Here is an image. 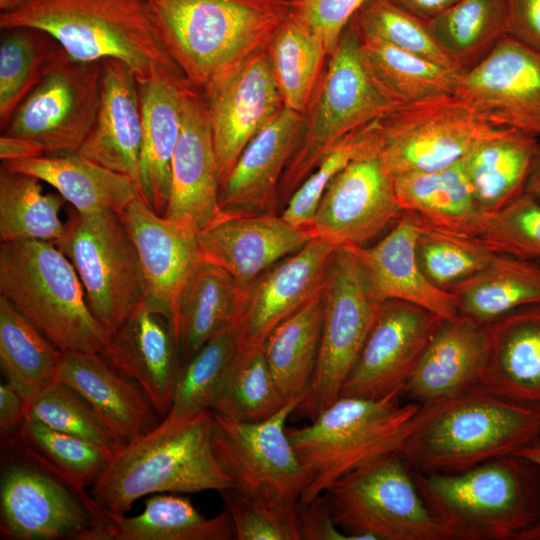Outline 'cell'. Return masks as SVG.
Returning <instances> with one entry per match:
<instances>
[{
	"instance_id": "cell-1",
	"label": "cell",
	"mask_w": 540,
	"mask_h": 540,
	"mask_svg": "<svg viewBox=\"0 0 540 540\" xmlns=\"http://www.w3.org/2000/svg\"><path fill=\"white\" fill-rule=\"evenodd\" d=\"M540 440V409L482 383L419 405L398 451L423 474L456 473Z\"/></svg>"
},
{
	"instance_id": "cell-2",
	"label": "cell",
	"mask_w": 540,
	"mask_h": 540,
	"mask_svg": "<svg viewBox=\"0 0 540 540\" xmlns=\"http://www.w3.org/2000/svg\"><path fill=\"white\" fill-rule=\"evenodd\" d=\"M212 444V410L166 415L115 452L90 496L107 515H124L143 496L233 488Z\"/></svg>"
},
{
	"instance_id": "cell-3",
	"label": "cell",
	"mask_w": 540,
	"mask_h": 540,
	"mask_svg": "<svg viewBox=\"0 0 540 540\" xmlns=\"http://www.w3.org/2000/svg\"><path fill=\"white\" fill-rule=\"evenodd\" d=\"M170 58L198 91L267 49L292 11L290 0H145Z\"/></svg>"
},
{
	"instance_id": "cell-4",
	"label": "cell",
	"mask_w": 540,
	"mask_h": 540,
	"mask_svg": "<svg viewBox=\"0 0 540 540\" xmlns=\"http://www.w3.org/2000/svg\"><path fill=\"white\" fill-rule=\"evenodd\" d=\"M413 474L449 540H515L540 519V466L518 453L461 472Z\"/></svg>"
},
{
	"instance_id": "cell-5",
	"label": "cell",
	"mask_w": 540,
	"mask_h": 540,
	"mask_svg": "<svg viewBox=\"0 0 540 540\" xmlns=\"http://www.w3.org/2000/svg\"><path fill=\"white\" fill-rule=\"evenodd\" d=\"M21 26L45 31L75 60H119L137 82L158 72L185 78L164 49L145 0H30L0 13L1 30Z\"/></svg>"
},
{
	"instance_id": "cell-6",
	"label": "cell",
	"mask_w": 540,
	"mask_h": 540,
	"mask_svg": "<svg viewBox=\"0 0 540 540\" xmlns=\"http://www.w3.org/2000/svg\"><path fill=\"white\" fill-rule=\"evenodd\" d=\"M0 296L62 352L100 353L109 339L73 264L55 244L1 243Z\"/></svg>"
},
{
	"instance_id": "cell-7",
	"label": "cell",
	"mask_w": 540,
	"mask_h": 540,
	"mask_svg": "<svg viewBox=\"0 0 540 540\" xmlns=\"http://www.w3.org/2000/svg\"><path fill=\"white\" fill-rule=\"evenodd\" d=\"M399 399L340 396L309 425L287 428L311 477L299 502L314 499L342 476L400 450L419 405L401 404Z\"/></svg>"
},
{
	"instance_id": "cell-8",
	"label": "cell",
	"mask_w": 540,
	"mask_h": 540,
	"mask_svg": "<svg viewBox=\"0 0 540 540\" xmlns=\"http://www.w3.org/2000/svg\"><path fill=\"white\" fill-rule=\"evenodd\" d=\"M397 106L370 75L362 57L360 35L350 21L304 113L303 130L280 181L278 201L287 202L345 136Z\"/></svg>"
},
{
	"instance_id": "cell-9",
	"label": "cell",
	"mask_w": 540,
	"mask_h": 540,
	"mask_svg": "<svg viewBox=\"0 0 540 540\" xmlns=\"http://www.w3.org/2000/svg\"><path fill=\"white\" fill-rule=\"evenodd\" d=\"M324 493L352 540H449L399 452L342 476Z\"/></svg>"
},
{
	"instance_id": "cell-10",
	"label": "cell",
	"mask_w": 540,
	"mask_h": 540,
	"mask_svg": "<svg viewBox=\"0 0 540 540\" xmlns=\"http://www.w3.org/2000/svg\"><path fill=\"white\" fill-rule=\"evenodd\" d=\"M57 246L73 264L93 315L110 336L147 296L135 245L119 213H81L71 207Z\"/></svg>"
},
{
	"instance_id": "cell-11",
	"label": "cell",
	"mask_w": 540,
	"mask_h": 540,
	"mask_svg": "<svg viewBox=\"0 0 540 540\" xmlns=\"http://www.w3.org/2000/svg\"><path fill=\"white\" fill-rule=\"evenodd\" d=\"M508 129L487 122L455 94L436 96L398 105L378 120V156L392 177L438 170Z\"/></svg>"
},
{
	"instance_id": "cell-12",
	"label": "cell",
	"mask_w": 540,
	"mask_h": 540,
	"mask_svg": "<svg viewBox=\"0 0 540 540\" xmlns=\"http://www.w3.org/2000/svg\"><path fill=\"white\" fill-rule=\"evenodd\" d=\"M15 453L1 469L2 538L110 540L109 518L89 493L74 489L40 464Z\"/></svg>"
},
{
	"instance_id": "cell-13",
	"label": "cell",
	"mask_w": 540,
	"mask_h": 540,
	"mask_svg": "<svg viewBox=\"0 0 540 540\" xmlns=\"http://www.w3.org/2000/svg\"><path fill=\"white\" fill-rule=\"evenodd\" d=\"M301 399L288 401L276 414L258 422H240L212 411L215 455L246 497L274 507H294L311 477L298 457L286 423Z\"/></svg>"
},
{
	"instance_id": "cell-14",
	"label": "cell",
	"mask_w": 540,
	"mask_h": 540,
	"mask_svg": "<svg viewBox=\"0 0 540 540\" xmlns=\"http://www.w3.org/2000/svg\"><path fill=\"white\" fill-rule=\"evenodd\" d=\"M322 296L317 361L308 389L294 412L310 421L339 398L382 304L371 294L355 255L347 247L335 249Z\"/></svg>"
},
{
	"instance_id": "cell-15",
	"label": "cell",
	"mask_w": 540,
	"mask_h": 540,
	"mask_svg": "<svg viewBox=\"0 0 540 540\" xmlns=\"http://www.w3.org/2000/svg\"><path fill=\"white\" fill-rule=\"evenodd\" d=\"M102 63L65 51L12 114L2 134L39 143L46 154L77 152L89 134L101 98Z\"/></svg>"
},
{
	"instance_id": "cell-16",
	"label": "cell",
	"mask_w": 540,
	"mask_h": 540,
	"mask_svg": "<svg viewBox=\"0 0 540 540\" xmlns=\"http://www.w3.org/2000/svg\"><path fill=\"white\" fill-rule=\"evenodd\" d=\"M443 320L410 302L384 301L340 396L370 400L403 396L424 349Z\"/></svg>"
},
{
	"instance_id": "cell-17",
	"label": "cell",
	"mask_w": 540,
	"mask_h": 540,
	"mask_svg": "<svg viewBox=\"0 0 540 540\" xmlns=\"http://www.w3.org/2000/svg\"><path fill=\"white\" fill-rule=\"evenodd\" d=\"M201 93L210 119L221 188L248 143L285 107L268 48L218 75Z\"/></svg>"
},
{
	"instance_id": "cell-18",
	"label": "cell",
	"mask_w": 540,
	"mask_h": 540,
	"mask_svg": "<svg viewBox=\"0 0 540 540\" xmlns=\"http://www.w3.org/2000/svg\"><path fill=\"white\" fill-rule=\"evenodd\" d=\"M454 94L492 125L540 138V53L513 38L460 72Z\"/></svg>"
},
{
	"instance_id": "cell-19",
	"label": "cell",
	"mask_w": 540,
	"mask_h": 540,
	"mask_svg": "<svg viewBox=\"0 0 540 540\" xmlns=\"http://www.w3.org/2000/svg\"><path fill=\"white\" fill-rule=\"evenodd\" d=\"M402 214L394 177L374 151L350 162L331 180L309 229L313 237L335 247H361Z\"/></svg>"
},
{
	"instance_id": "cell-20",
	"label": "cell",
	"mask_w": 540,
	"mask_h": 540,
	"mask_svg": "<svg viewBox=\"0 0 540 540\" xmlns=\"http://www.w3.org/2000/svg\"><path fill=\"white\" fill-rule=\"evenodd\" d=\"M119 215L138 254L146 283V298L167 317L175 335L182 292L203 263L199 230L188 219H171L157 214L140 196Z\"/></svg>"
},
{
	"instance_id": "cell-21",
	"label": "cell",
	"mask_w": 540,
	"mask_h": 540,
	"mask_svg": "<svg viewBox=\"0 0 540 540\" xmlns=\"http://www.w3.org/2000/svg\"><path fill=\"white\" fill-rule=\"evenodd\" d=\"M312 238L309 228L294 226L277 214L221 211L212 223L198 231L203 262L224 269L243 291Z\"/></svg>"
},
{
	"instance_id": "cell-22",
	"label": "cell",
	"mask_w": 540,
	"mask_h": 540,
	"mask_svg": "<svg viewBox=\"0 0 540 540\" xmlns=\"http://www.w3.org/2000/svg\"><path fill=\"white\" fill-rule=\"evenodd\" d=\"M100 355L135 382L158 413H169L182 361L171 324L157 306L145 298Z\"/></svg>"
},
{
	"instance_id": "cell-23",
	"label": "cell",
	"mask_w": 540,
	"mask_h": 540,
	"mask_svg": "<svg viewBox=\"0 0 540 540\" xmlns=\"http://www.w3.org/2000/svg\"><path fill=\"white\" fill-rule=\"evenodd\" d=\"M336 248L327 239L313 237L251 284L239 318L241 347L262 345L279 323L322 291Z\"/></svg>"
},
{
	"instance_id": "cell-24",
	"label": "cell",
	"mask_w": 540,
	"mask_h": 540,
	"mask_svg": "<svg viewBox=\"0 0 540 540\" xmlns=\"http://www.w3.org/2000/svg\"><path fill=\"white\" fill-rule=\"evenodd\" d=\"M220 182L206 102L191 89L184 100L182 128L171 164V189L165 217L188 219L198 230L221 213Z\"/></svg>"
},
{
	"instance_id": "cell-25",
	"label": "cell",
	"mask_w": 540,
	"mask_h": 540,
	"mask_svg": "<svg viewBox=\"0 0 540 540\" xmlns=\"http://www.w3.org/2000/svg\"><path fill=\"white\" fill-rule=\"evenodd\" d=\"M419 230L415 214L403 212L391 231L372 246L347 247L355 255L371 294L381 303L402 300L444 320L460 318L454 296L433 285L416 254Z\"/></svg>"
},
{
	"instance_id": "cell-26",
	"label": "cell",
	"mask_w": 540,
	"mask_h": 540,
	"mask_svg": "<svg viewBox=\"0 0 540 540\" xmlns=\"http://www.w3.org/2000/svg\"><path fill=\"white\" fill-rule=\"evenodd\" d=\"M304 120L303 113L285 106L248 143L220 188L222 212L276 214L280 181L299 142Z\"/></svg>"
},
{
	"instance_id": "cell-27",
	"label": "cell",
	"mask_w": 540,
	"mask_h": 540,
	"mask_svg": "<svg viewBox=\"0 0 540 540\" xmlns=\"http://www.w3.org/2000/svg\"><path fill=\"white\" fill-rule=\"evenodd\" d=\"M101 98L93 126L77 151L128 176L138 189L142 109L134 72L123 62H102Z\"/></svg>"
},
{
	"instance_id": "cell-28",
	"label": "cell",
	"mask_w": 540,
	"mask_h": 540,
	"mask_svg": "<svg viewBox=\"0 0 540 540\" xmlns=\"http://www.w3.org/2000/svg\"><path fill=\"white\" fill-rule=\"evenodd\" d=\"M142 109V146L138 192L157 214L165 215L171 189V164L183 119L186 78L158 72L138 82Z\"/></svg>"
},
{
	"instance_id": "cell-29",
	"label": "cell",
	"mask_w": 540,
	"mask_h": 540,
	"mask_svg": "<svg viewBox=\"0 0 540 540\" xmlns=\"http://www.w3.org/2000/svg\"><path fill=\"white\" fill-rule=\"evenodd\" d=\"M485 325L464 317L443 320L424 349L404 391L423 405L481 383L487 358Z\"/></svg>"
},
{
	"instance_id": "cell-30",
	"label": "cell",
	"mask_w": 540,
	"mask_h": 540,
	"mask_svg": "<svg viewBox=\"0 0 540 540\" xmlns=\"http://www.w3.org/2000/svg\"><path fill=\"white\" fill-rule=\"evenodd\" d=\"M485 327L488 349L481 383L540 409V303L514 309Z\"/></svg>"
},
{
	"instance_id": "cell-31",
	"label": "cell",
	"mask_w": 540,
	"mask_h": 540,
	"mask_svg": "<svg viewBox=\"0 0 540 540\" xmlns=\"http://www.w3.org/2000/svg\"><path fill=\"white\" fill-rule=\"evenodd\" d=\"M56 381L81 394L126 442L158 424L155 408L140 387L98 352H62Z\"/></svg>"
},
{
	"instance_id": "cell-32",
	"label": "cell",
	"mask_w": 540,
	"mask_h": 540,
	"mask_svg": "<svg viewBox=\"0 0 540 540\" xmlns=\"http://www.w3.org/2000/svg\"><path fill=\"white\" fill-rule=\"evenodd\" d=\"M2 167L32 175L52 186L81 213H120L139 197L135 183L78 152L46 154L36 158L2 162Z\"/></svg>"
},
{
	"instance_id": "cell-33",
	"label": "cell",
	"mask_w": 540,
	"mask_h": 540,
	"mask_svg": "<svg viewBox=\"0 0 540 540\" xmlns=\"http://www.w3.org/2000/svg\"><path fill=\"white\" fill-rule=\"evenodd\" d=\"M394 187L403 212L443 229L478 236L488 216L474 196L461 160L438 170L398 175Z\"/></svg>"
},
{
	"instance_id": "cell-34",
	"label": "cell",
	"mask_w": 540,
	"mask_h": 540,
	"mask_svg": "<svg viewBox=\"0 0 540 540\" xmlns=\"http://www.w3.org/2000/svg\"><path fill=\"white\" fill-rule=\"evenodd\" d=\"M539 142V137L508 129L480 143L461 160L485 214L499 211L525 192Z\"/></svg>"
},
{
	"instance_id": "cell-35",
	"label": "cell",
	"mask_w": 540,
	"mask_h": 540,
	"mask_svg": "<svg viewBox=\"0 0 540 540\" xmlns=\"http://www.w3.org/2000/svg\"><path fill=\"white\" fill-rule=\"evenodd\" d=\"M448 292L461 317L485 325L514 309L540 303V261L495 254L487 266Z\"/></svg>"
},
{
	"instance_id": "cell-36",
	"label": "cell",
	"mask_w": 540,
	"mask_h": 540,
	"mask_svg": "<svg viewBox=\"0 0 540 540\" xmlns=\"http://www.w3.org/2000/svg\"><path fill=\"white\" fill-rule=\"evenodd\" d=\"M245 291L213 264L199 265L187 282L177 311L175 337L182 364L207 340L241 315Z\"/></svg>"
},
{
	"instance_id": "cell-37",
	"label": "cell",
	"mask_w": 540,
	"mask_h": 540,
	"mask_svg": "<svg viewBox=\"0 0 540 540\" xmlns=\"http://www.w3.org/2000/svg\"><path fill=\"white\" fill-rule=\"evenodd\" d=\"M109 518L110 540H231L233 522L227 510L206 517L188 497L151 494L135 516Z\"/></svg>"
},
{
	"instance_id": "cell-38",
	"label": "cell",
	"mask_w": 540,
	"mask_h": 540,
	"mask_svg": "<svg viewBox=\"0 0 540 540\" xmlns=\"http://www.w3.org/2000/svg\"><path fill=\"white\" fill-rule=\"evenodd\" d=\"M322 316L321 291L279 323L262 344L270 371L286 402L302 400L308 389L319 351Z\"/></svg>"
},
{
	"instance_id": "cell-39",
	"label": "cell",
	"mask_w": 540,
	"mask_h": 540,
	"mask_svg": "<svg viewBox=\"0 0 540 540\" xmlns=\"http://www.w3.org/2000/svg\"><path fill=\"white\" fill-rule=\"evenodd\" d=\"M4 445L40 464L82 493H87L86 488L100 478L114 454L97 444L28 418Z\"/></svg>"
},
{
	"instance_id": "cell-40",
	"label": "cell",
	"mask_w": 540,
	"mask_h": 540,
	"mask_svg": "<svg viewBox=\"0 0 540 540\" xmlns=\"http://www.w3.org/2000/svg\"><path fill=\"white\" fill-rule=\"evenodd\" d=\"M507 0H459L425 21L437 45L464 72L507 36Z\"/></svg>"
},
{
	"instance_id": "cell-41",
	"label": "cell",
	"mask_w": 540,
	"mask_h": 540,
	"mask_svg": "<svg viewBox=\"0 0 540 540\" xmlns=\"http://www.w3.org/2000/svg\"><path fill=\"white\" fill-rule=\"evenodd\" d=\"M65 203L59 193H45L38 178L1 166V243L42 241L58 245L66 232V222L60 218Z\"/></svg>"
},
{
	"instance_id": "cell-42",
	"label": "cell",
	"mask_w": 540,
	"mask_h": 540,
	"mask_svg": "<svg viewBox=\"0 0 540 540\" xmlns=\"http://www.w3.org/2000/svg\"><path fill=\"white\" fill-rule=\"evenodd\" d=\"M360 39L362 57L370 75L397 105L454 94L460 71L381 41L361 36Z\"/></svg>"
},
{
	"instance_id": "cell-43",
	"label": "cell",
	"mask_w": 540,
	"mask_h": 540,
	"mask_svg": "<svg viewBox=\"0 0 540 540\" xmlns=\"http://www.w3.org/2000/svg\"><path fill=\"white\" fill-rule=\"evenodd\" d=\"M268 52L285 106L304 114L329 57L322 38L292 10Z\"/></svg>"
},
{
	"instance_id": "cell-44",
	"label": "cell",
	"mask_w": 540,
	"mask_h": 540,
	"mask_svg": "<svg viewBox=\"0 0 540 540\" xmlns=\"http://www.w3.org/2000/svg\"><path fill=\"white\" fill-rule=\"evenodd\" d=\"M62 351L0 296V364L7 381L29 400L56 381Z\"/></svg>"
},
{
	"instance_id": "cell-45",
	"label": "cell",
	"mask_w": 540,
	"mask_h": 540,
	"mask_svg": "<svg viewBox=\"0 0 540 540\" xmlns=\"http://www.w3.org/2000/svg\"><path fill=\"white\" fill-rule=\"evenodd\" d=\"M0 38V126L37 86L64 52L48 33L32 27L1 30Z\"/></svg>"
},
{
	"instance_id": "cell-46",
	"label": "cell",
	"mask_w": 540,
	"mask_h": 540,
	"mask_svg": "<svg viewBox=\"0 0 540 540\" xmlns=\"http://www.w3.org/2000/svg\"><path fill=\"white\" fill-rule=\"evenodd\" d=\"M239 318L214 334L181 365L167 415L187 416L211 410L241 347Z\"/></svg>"
},
{
	"instance_id": "cell-47",
	"label": "cell",
	"mask_w": 540,
	"mask_h": 540,
	"mask_svg": "<svg viewBox=\"0 0 540 540\" xmlns=\"http://www.w3.org/2000/svg\"><path fill=\"white\" fill-rule=\"evenodd\" d=\"M286 403L259 345L240 347L211 410L232 420L258 422Z\"/></svg>"
},
{
	"instance_id": "cell-48",
	"label": "cell",
	"mask_w": 540,
	"mask_h": 540,
	"mask_svg": "<svg viewBox=\"0 0 540 540\" xmlns=\"http://www.w3.org/2000/svg\"><path fill=\"white\" fill-rule=\"evenodd\" d=\"M417 218L418 262L428 280L442 290L448 291L476 274L496 254L477 236L443 229Z\"/></svg>"
},
{
	"instance_id": "cell-49",
	"label": "cell",
	"mask_w": 540,
	"mask_h": 540,
	"mask_svg": "<svg viewBox=\"0 0 540 540\" xmlns=\"http://www.w3.org/2000/svg\"><path fill=\"white\" fill-rule=\"evenodd\" d=\"M26 418L97 444L113 453L126 443L81 394L59 381L26 401Z\"/></svg>"
},
{
	"instance_id": "cell-50",
	"label": "cell",
	"mask_w": 540,
	"mask_h": 540,
	"mask_svg": "<svg viewBox=\"0 0 540 540\" xmlns=\"http://www.w3.org/2000/svg\"><path fill=\"white\" fill-rule=\"evenodd\" d=\"M351 21L363 38L384 42L460 71L437 45L426 22L390 0H367Z\"/></svg>"
},
{
	"instance_id": "cell-51",
	"label": "cell",
	"mask_w": 540,
	"mask_h": 540,
	"mask_svg": "<svg viewBox=\"0 0 540 540\" xmlns=\"http://www.w3.org/2000/svg\"><path fill=\"white\" fill-rule=\"evenodd\" d=\"M378 151V120L345 136L293 192L282 217L297 227L310 228L318 204L331 180L350 162Z\"/></svg>"
},
{
	"instance_id": "cell-52",
	"label": "cell",
	"mask_w": 540,
	"mask_h": 540,
	"mask_svg": "<svg viewBox=\"0 0 540 540\" xmlns=\"http://www.w3.org/2000/svg\"><path fill=\"white\" fill-rule=\"evenodd\" d=\"M477 237L496 254L540 261V200L524 192L488 215Z\"/></svg>"
},
{
	"instance_id": "cell-53",
	"label": "cell",
	"mask_w": 540,
	"mask_h": 540,
	"mask_svg": "<svg viewBox=\"0 0 540 540\" xmlns=\"http://www.w3.org/2000/svg\"><path fill=\"white\" fill-rule=\"evenodd\" d=\"M229 513L237 540H302L298 504L274 507L229 488L219 492ZM299 503V502H298Z\"/></svg>"
},
{
	"instance_id": "cell-54",
	"label": "cell",
	"mask_w": 540,
	"mask_h": 540,
	"mask_svg": "<svg viewBox=\"0 0 540 540\" xmlns=\"http://www.w3.org/2000/svg\"><path fill=\"white\" fill-rule=\"evenodd\" d=\"M292 10L322 38L329 57L356 12L367 0H290Z\"/></svg>"
},
{
	"instance_id": "cell-55",
	"label": "cell",
	"mask_w": 540,
	"mask_h": 540,
	"mask_svg": "<svg viewBox=\"0 0 540 540\" xmlns=\"http://www.w3.org/2000/svg\"><path fill=\"white\" fill-rule=\"evenodd\" d=\"M298 519L302 540H352L335 523L325 493L299 502Z\"/></svg>"
},
{
	"instance_id": "cell-56",
	"label": "cell",
	"mask_w": 540,
	"mask_h": 540,
	"mask_svg": "<svg viewBox=\"0 0 540 540\" xmlns=\"http://www.w3.org/2000/svg\"><path fill=\"white\" fill-rule=\"evenodd\" d=\"M507 36L540 53V0H507Z\"/></svg>"
},
{
	"instance_id": "cell-57",
	"label": "cell",
	"mask_w": 540,
	"mask_h": 540,
	"mask_svg": "<svg viewBox=\"0 0 540 540\" xmlns=\"http://www.w3.org/2000/svg\"><path fill=\"white\" fill-rule=\"evenodd\" d=\"M26 419V399L9 381L0 385V434L2 441L12 438Z\"/></svg>"
},
{
	"instance_id": "cell-58",
	"label": "cell",
	"mask_w": 540,
	"mask_h": 540,
	"mask_svg": "<svg viewBox=\"0 0 540 540\" xmlns=\"http://www.w3.org/2000/svg\"><path fill=\"white\" fill-rule=\"evenodd\" d=\"M43 155H46L45 149L31 139L4 134L0 136V159L2 162L36 158Z\"/></svg>"
},
{
	"instance_id": "cell-59",
	"label": "cell",
	"mask_w": 540,
	"mask_h": 540,
	"mask_svg": "<svg viewBox=\"0 0 540 540\" xmlns=\"http://www.w3.org/2000/svg\"><path fill=\"white\" fill-rule=\"evenodd\" d=\"M423 21H429L449 9L459 0H390Z\"/></svg>"
},
{
	"instance_id": "cell-60",
	"label": "cell",
	"mask_w": 540,
	"mask_h": 540,
	"mask_svg": "<svg viewBox=\"0 0 540 540\" xmlns=\"http://www.w3.org/2000/svg\"><path fill=\"white\" fill-rule=\"evenodd\" d=\"M525 192L540 200V142L536 161L528 179Z\"/></svg>"
},
{
	"instance_id": "cell-61",
	"label": "cell",
	"mask_w": 540,
	"mask_h": 540,
	"mask_svg": "<svg viewBox=\"0 0 540 540\" xmlns=\"http://www.w3.org/2000/svg\"><path fill=\"white\" fill-rule=\"evenodd\" d=\"M517 453L529 458L530 460H532L533 462H535L537 465L540 466V440L521 449Z\"/></svg>"
},
{
	"instance_id": "cell-62",
	"label": "cell",
	"mask_w": 540,
	"mask_h": 540,
	"mask_svg": "<svg viewBox=\"0 0 540 540\" xmlns=\"http://www.w3.org/2000/svg\"><path fill=\"white\" fill-rule=\"evenodd\" d=\"M515 540H540V519L522 531Z\"/></svg>"
},
{
	"instance_id": "cell-63",
	"label": "cell",
	"mask_w": 540,
	"mask_h": 540,
	"mask_svg": "<svg viewBox=\"0 0 540 540\" xmlns=\"http://www.w3.org/2000/svg\"><path fill=\"white\" fill-rule=\"evenodd\" d=\"M30 0H0V13L16 11L25 6Z\"/></svg>"
}]
</instances>
